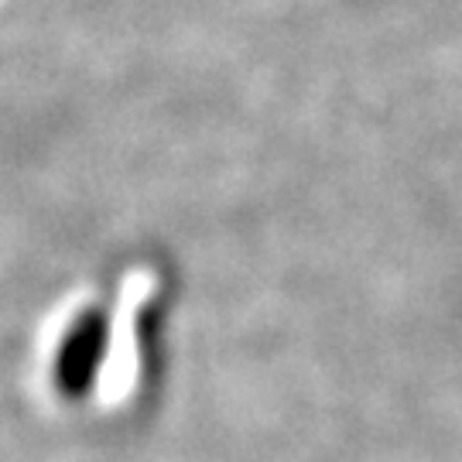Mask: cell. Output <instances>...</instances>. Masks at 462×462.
Segmentation results:
<instances>
[{"mask_svg": "<svg viewBox=\"0 0 462 462\" xmlns=\"http://www.w3.org/2000/svg\"><path fill=\"white\" fill-rule=\"evenodd\" d=\"M103 360H106V315L99 309H83L55 349V364H51L55 391L69 401L86 397L97 383Z\"/></svg>", "mask_w": 462, "mask_h": 462, "instance_id": "cell-1", "label": "cell"}]
</instances>
